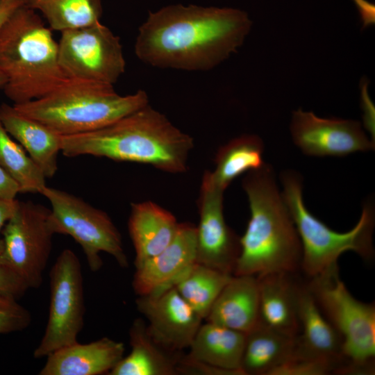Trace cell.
I'll list each match as a JSON object with an SVG mask.
<instances>
[{
  "label": "cell",
  "mask_w": 375,
  "mask_h": 375,
  "mask_svg": "<svg viewBox=\"0 0 375 375\" xmlns=\"http://www.w3.org/2000/svg\"><path fill=\"white\" fill-rule=\"evenodd\" d=\"M0 72L6 78L4 93L13 104L42 97L67 78L51 30L26 4L0 32Z\"/></svg>",
  "instance_id": "277c9868"
},
{
  "label": "cell",
  "mask_w": 375,
  "mask_h": 375,
  "mask_svg": "<svg viewBox=\"0 0 375 375\" xmlns=\"http://www.w3.org/2000/svg\"><path fill=\"white\" fill-rule=\"evenodd\" d=\"M297 336L281 333L260 319L246 333L240 365L243 374L269 375L294 356Z\"/></svg>",
  "instance_id": "7402d4cb"
},
{
  "label": "cell",
  "mask_w": 375,
  "mask_h": 375,
  "mask_svg": "<svg viewBox=\"0 0 375 375\" xmlns=\"http://www.w3.org/2000/svg\"><path fill=\"white\" fill-rule=\"evenodd\" d=\"M19 193L17 182L0 165V199H15Z\"/></svg>",
  "instance_id": "1f68e13d"
},
{
  "label": "cell",
  "mask_w": 375,
  "mask_h": 375,
  "mask_svg": "<svg viewBox=\"0 0 375 375\" xmlns=\"http://www.w3.org/2000/svg\"><path fill=\"white\" fill-rule=\"evenodd\" d=\"M361 102L365 111V124L366 128L372 133L374 132V107L368 94V81L366 79L362 81L361 85Z\"/></svg>",
  "instance_id": "d6a6232c"
},
{
  "label": "cell",
  "mask_w": 375,
  "mask_h": 375,
  "mask_svg": "<svg viewBox=\"0 0 375 375\" xmlns=\"http://www.w3.org/2000/svg\"><path fill=\"white\" fill-rule=\"evenodd\" d=\"M290 131L294 143L310 156H344L374 147L359 122L321 118L301 109L293 112Z\"/></svg>",
  "instance_id": "5bb4252c"
},
{
  "label": "cell",
  "mask_w": 375,
  "mask_h": 375,
  "mask_svg": "<svg viewBox=\"0 0 375 375\" xmlns=\"http://www.w3.org/2000/svg\"><path fill=\"white\" fill-rule=\"evenodd\" d=\"M193 138L149 104L99 129L61 136L67 157L92 156L151 165L169 173L187 171Z\"/></svg>",
  "instance_id": "7a4b0ae2"
},
{
  "label": "cell",
  "mask_w": 375,
  "mask_h": 375,
  "mask_svg": "<svg viewBox=\"0 0 375 375\" xmlns=\"http://www.w3.org/2000/svg\"><path fill=\"white\" fill-rule=\"evenodd\" d=\"M40 194L51 204L54 233L69 235L81 247L92 272L103 266L101 252L112 256L121 267H128L121 234L106 212L55 188L46 185Z\"/></svg>",
  "instance_id": "ba28073f"
},
{
  "label": "cell",
  "mask_w": 375,
  "mask_h": 375,
  "mask_svg": "<svg viewBox=\"0 0 375 375\" xmlns=\"http://www.w3.org/2000/svg\"><path fill=\"white\" fill-rule=\"evenodd\" d=\"M197 262V229L190 222L179 223L171 242L158 254L135 268L132 281L138 296L174 287Z\"/></svg>",
  "instance_id": "9a60e30c"
},
{
  "label": "cell",
  "mask_w": 375,
  "mask_h": 375,
  "mask_svg": "<svg viewBox=\"0 0 375 375\" xmlns=\"http://www.w3.org/2000/svg\"><path fill=\"white\" fill-rule=\"evenodd\" d=\"M0 122L8 134L22 146L46 178L53 177L58 170L62 135L24 115L13 104H1Z\"/></svg>",
  "instance_id": "ac0fdd59"
},
{
  "label": "cell",
  "mask_w": 375,
  "mask_h": 375,
  "mask_svg": "<svg viewBox=\"0 0 375 375\" xmlns=\"http://www.w3.org/2000/svg\"><path fill=\"white\" fill-rule=\"evenodd\" d=\"M251 25L238 9L169 6L149 12L138 29L135 53L156 67L209 70L237 51Z\"/></svg>",
  "instance_id": "6da1fadb"
},
{
  "label": "cell",
  "mask_w": 375,
  "mask_h": 375,
  "mask_svg": "<svg viewBox=\"0 0 375 375\" xmlns=\"http://www.w3.org/2000/svg\"><path fill=\"white\" fill-rule=\"evenodd\" d=\"M178 224L172 212L152 201L131 203L128 226L135 252V268L171 242Z\"/></svg>",
  "instance_id": "44dd1931"
},
{
  "label": "cell",
  "mask_w": 375,
  "mask_h": 375,
  "mask_svg": "<svg viewBox=\"0 0 375 375\" xmlns=\"http://www.w3.org/2000/svg\"><path fill=\"white\" fill-rule=\"evenodd\" d=\"M246 334L212 322L201 324L186 357L244 375L241 360Z\"/></svg>",
  "instance_id": "603a6c76"
},
{
  "label": "cell",
  "mask_w": 375,
  "mask_h": 375,
  "mask_svg": "<svg viewBox=\"0 0 375 375\" xmlns=\"http://www.w3.org/2000/svg\"><path fill=\"white\" fill-rule=\"evenodd\" d=\"M28 288L14 272L0 264V297L19 299Z\"/></svg>",
  "instance_id": "4dcf8cb0"
},
{
  "label": "cell",
  "mask_w": 375,
  "mask_h": 375,
  "mask_svg": "<svg viewBox=\"0 0 375 375\" xmlns=\"http://www.w3.org/2000/svg\"><path fill=\"white\" fill-rule=\"evenodd\" d=\"M135 303L147 321L150 337L172 354H181L189 348L203 320L174 287L138 296Z\"/></svg>",
  "instance_id": "7c38bea8"
},
{
  "label": "cell",
  "mask_w": 375,
  "mask_h": 375,
  "mask_svg": "<svg viewBox=\"0 0 375 375\" xmlns=\"http://www.w3.org/2000/svg\"><path fill=\"white\" fill-rule=\"evenodd\" d=\"M306 283L318 307L342 340V374L374 372L375 306L356 299L336 265Z\"/></svg>",
  "instance_id": "52a82bcc"
},
{
  "label": "cell",
  "mask_w": 375,
  "mask_h": 375,
  "mask_svg": "<svg viewBox=\"0 0 375 375\" xmlns=\"http://www.w3.org/2000/svg\"><path fill=\"white\" fill-rule=\"evenodd\" d=\"M339 365L331 360L293 356L269 375H327L336 373Z\"/></svg>",
  "instance_id": "f1b7e54d"
},
{
  "label": "cell",
  "mask_w": 375,
  "mask_h": 375,
  "mask_svg": "<svg viewBox=\"0 0 375 375\" xmlns=\"http://www.w3.org/2000/svg\"><path fill=\"white\" fill-rule=\"evenodd\" d=\"M31 323V315L17 299L0 297V334L20 331Z\"/></svg>",
  "instance_id": "f546056e"
},
{
  "label": "cell",
  "mask_w": 375,
  "mask_h": 375,
  "mask_svg": "<svg viewBox=\"0 0 375 375\" xmlns=\"http://www.w3.org/2000/svg\"><path fill=\"white\" fill-rule=\"evenodd\" d=\"M206 322L247 333L260 321L257 277L233 275L214 302Z\"/></svg>",
  "instance_id": "ffe728a7"
},
{
  "label": "cell",
  "mask_w": 375,
  "mask_h": 375,
  "mask_svg": "<svg viewBox=\"0 0 375 375\" xmlns=\"http://www.w3.org/2000/svg\"><path fill=\"white\" fill-rule=\"evenodd\" d=\"M85 301L81 265L76 254L64 249L50 271V304L44 335L35 358L75 343L84 324Z\"/></svg>",
  "instance_id": "30bf717a"
},
{
  "label": "cell",
  "mask_w": 375,
  "mask_h": 375,
  "mask_svg": "<svg viewBox=\"0 0 375 375\" xmlns=\"http://www.w3.org/2000/svg\"><path fill=\"white\" fill-rule=\"evenodd\" d=\"M124 343L109 338L87 344L78 342L47 356L40 375H99L108 374L124 356Z\"/></svg>",
  "instance_id": "2e32d148"
},
{
  "label": "cell",
  "mask_w": 375,
  "mask_h": 375,
  "mask_svg": "<svg viewBox=\"0 0 375 375\" xmlns=\"http://www.w3.org/2000/svg\"><path fill=\"white\" fill-rule=\"evenodd\" d=\"M131 352L108 374L109 375H176L177 360L181 354L162 349L150 337L147 324L135 319L130 328Z\"/></svg>",
  "instance_id": "cb8c5ba5"
},
{
  "label": "cell",
  "mask_w": 375,
  "mask_h": 375,
  "mask_svg": "<svg viewBox=\"0 0 375 375\" xmlns=\"http://www.w3.org/2000/svg\"><path fill=\"white\" fill-rule=\"evenodd\" d=\"M223 190L210 181L206 171L199 197L197 262L233 275L240 251V238L226 224L223 213Z\"/></svg>",
  "instance_id": "4fadbf2b"
},
{
  "label": "cell",
  "mask_w": 375,
  "mask_h": 375,
  "mask_svg": "<svg viewBox=\"0 0 375 375\" xmlns=\"http://www.w3.org/2000/svg\"><path fill=\"white\" fill-rule=\"evenodd\" d=\"M6 83V78L3 74L0 72V87H3Z\"/></svg>",
  "instance_id": "d590c367"
},
{
  "label": "cell",
  "mask_w": 375,
  "mask_h": 375,
  "mask_svg": "<svg viewBox=\"0 0 375 375\" xmlns=\"http://www.w3.org/2000/svg\"><path fill=\"white\" fill-rule=\"evenodd\" d=\"M283 201L293 219L301 244V267L310 278L338 265L340 255L352 251L362 258L372 260L374 255L372 235L374 210L366 203L357 224L349 231L336 232L316 218L306 208L302 197L300 176L294 172L281 175Z\"/></svg>",
  "instance_id": "8992f818"
},
{
  "label": "cell",
  "mask_w": 375,
  "mask_h": 375,
  "mask_svg": "<svg viewBox=\"0 0 375 375\" xmlns=\"http://www.w3.org/2000/svg\"><path fill=\"white\" fill-rule=\"evenodd\" d=\"M18 203L19 201L17 199H0V233L1 232L5 224L16 211ZM3 239L0 237V254L3 251Z\"/></svg>",
  "instance_id": "836d02e7"
},
{
  "label": "cell",
  "mask_w": 375,
  "mask_h": 375,
  "mask_svg": "<svg viewBox=\"0 0 375 375\" xmlns=\"http://www.w3.org/2000/svg\"><path fill=\"white\" fill-rule=\"evenodd\" d=\"M295 273L273 272L257 276L260 319L290 336L299 333L298 297L300 282Z\"/></svg>",
  "instance_id": "d6986e66"
},
{
  "label": "cell",
  "mask_w": 375,
  "mask_h": 375,
  "mask_svg": "<svg viewBox=\"0 0 375 375\" xmlns=\"http://www.w3.org/2000/svg\"><path fill=\"white\" fill-rule=\"evenodd\" d=\"M26 4V0H1L0 2V32L2 27L20 6Z\"/></svg>",
  "instance_id": "e575fe53"
},
{
  "label": "cell",
  "mask_w": 375,
  "mask_h": 375,
  "mask_svg": "<svg viewBox=\"0 0 375 375\" xmlns=\"http://www.w3.org/2000/svg\"><path fill=\"white\" fill-rule=\"evenodd\" d=\"M242 187L251 215L240 238V251L233 275L296 273L301 267V244L272 166L264 163L248 172Z\"/></svg>",
  "instance_id": "3957f363"
},
{
  "label": "cell",
  "mask_w": 375,
  "mask_h": 375,
  "mask_svg": "<svg viewBox=\"0 0 375 375\" xmlns=\"http://www.w3.org/2000/svg\"><path fill=\"white\" fill-rule=\"evenodd\" d=\"M298 317L300 333L294 356L331 360L340 368L344 362L342 338L318 307L306 283L299 287Z\"/></svg>",
  "instance_id": "e0dca14e"
},
{
  "label": "cell",
  "mask_w": 375,
  "mask_h": 375,
  "mask_svg": "<svg viewBox=\"0 0 375 375\" xmlns=\"http://www.w3.org/2000/svg\"><path fill=\"white\" fill-rule=\"evenodd\" d=\"M262 152L263 143L258 136L243 135L219 148L215 158V170L206 172L212 183L224 191L237 177L265 163Z\"/></svg>",
  "instance_id": "d4e9b609"
},
{
  "label": "cell",
  "mask_w": 375,
  "mask_h": 375,
  "mask_svg": "<svg viewBox=\"0 0 375 375\" xmlns=\"http://www.w3.org/2000/svg\"><path fill=\"white\" fill-rule=\"evenodd\" d=\"M50 215L51 209L40 203L19 201L1 231L0 264L17 275L28 289H37L43 282L55 235Z\"/></svg>",
  "instance_id": "9c48e42d"
},
{
  "label": "cell",
  "mask_w": 375,
  "mask_h": 375,
  "mask_svg": "<svg viewBox=\"0 0 375 375\" xmlns=\"http://www.w3.org/2000/svg\"><path fill=\"white\" fill-rule=\"evenodd\" d=\"M0 165L17 182L20 193H40L47 185L42 172L0 122Z\"/></svg>",
  "instance_id": "83f0119b"
},
{
  "label": "cell",
  "mask_w": 375,
  "mask_h": 375,
  "mask_svg": "<svg viewBox=\"0 0 375 375\" xmlns=\"http://www.w3.org/2000/svg\"><path fill=\"white\" fill-rule=\"evenodd\" d=\"M1 0H0V2H1Z\"/></svg>",
  "instance_id": "8d00e7d4"
},
{
  "label": "cell",
  "mask_w": 375,
  "mask_h": 375,
  "mask_svg": "<svg viewBox=\"0 0 375 375\" xmlns=\"http://www.w3.org/2000/svg\"><path fill=\"white\" fill-rule=\"evenodd\" d=\"M232 276L196 262L174 287L193 310L206 319L218 295Z\"/></svg>",
  "instance_id": "484cf974"
},
{
  "label": "cell",
  "mask_w": 375,
  "mask_h": 375,
  "mask_svg": "<svg viewBox=\"0 0 375 375\" xmlns=\"http://www.w3.org/2000/svg\"><path fill=\"white\" fill-rule=\"evenodd\" d=\"M26 5L38 10L51 30L62 32L100 22L101 0H26Z\"/></svg>",
  "instance_id": "4316f807"
},
{
  "label": "cell",
  "mask_w": 375,
  "mask_h": 375,
  "mask_svg": "<svg viewBox=\"0 0 375 375\" xmlns=\"http://www.w3.org/2000/svg\"><path fill=\"white\" fill-rule=\"evenodd\" d=\"M148 104L142 90L122 96L112 85L67 78L42 97L13 106L64 136L99 129Z\"/></svg>",
  "instance_id": "5b68a950"
},
{
  "label": "cell",
  "mask_w": 375,
  "mask_h": 375,
  "mask_svg": "<svg viewBox=\"0 0 375 375\" xmlns=\"http://www.w3.org/2000/svg\"><path fill=\"white\" fill-rule=\"evenodd\" d=\"M58 47L67 78L113 85L125 71L120 38L101 22L61 32Z\"/></svg>",
  "instance_id": "8fae6325"
}]
</instances>
